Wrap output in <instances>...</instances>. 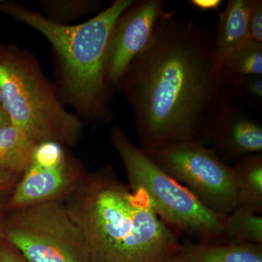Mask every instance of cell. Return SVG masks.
<instances>
[{"label": "cell", "instance_id": "cell-15", "mask_svg": "<svg viewBox=\"0 0 262 262\" xmlns=\"http://www.w3.org/2000/svg\"><path fill=\"white\" fill-rule=\"evenodd\" d=\"M223 232L226 241L262 244L261 213L237 206L226 215Z\"/></svg>", "mask_w": 262, "mask_h": 262}, {"label": "cell", "instance_id": "cell-2", "mask_svg": "<svg viewBox=\"0 0 262 262\" xmlns=\"http://www.w3.org/2000/svg\"><path fill=\"white\" fill-rule=\"evenodd\" d=\"M63 201L83 234L88 262H166L180 251L178 234L146 193L110 167L78 181Z\"/></svg>", "mask_w": 262, "mask_h": 262}, {"label": "cell", "instance_id": "cell-18", "mask_svg": "<svg viewBox=\"0 0 262 262\" xmlns=\"http://www.w3.org/2000/svg\"><path fill=\"white\" fill-rule=\"evenodd\" d=\"M45 16L53 21L60 20H69L78 18L81 15L91 13L101 4L98 1H79V0H54V1H42L40 3Z\"/></svg>", "mask_w": 262, "mask_h": 262}, {"label": "cell", "instance_id": "cell-14", "mask_svg": "<svg viewBox=\"0 0 262 262\" xmlns=\"http://www.w3.org/2000/svg\"><path fill=\"white\" fill-rule=\"evenodd\" d=\"M37 143L11 123L0 128V172L24 173L32 160Z\"/></svg>", "mask_w": 262, "mask_h": 262}, {"label": "cell", "instance_id": "cell-24", "mask_svg": "<svg viewBox=\"0 0 262 262\" xmlns=\"http://www.w3.org/2000/svg\"><path fill=\"white\" fill-rule=\"evenodd\" d=\"M166 262H188L187 260L184 259L182 257H181L179 255H177V256H174V257L170 258L169 259L168 261Z\"/></svg>", "mask_w": 262, "mask_h": 262}, {"label": "cell", "instance_id": "cell-20", "mask_svg": "<svg viewBox=\"0 0 262 262\" xmlns=\"http://www.w3.org/2000/svg\"><path fill=\"white\" fill-rule=\"evenodd\" d=\"M222 0H190L188 4L200 12L212 11L216 10L220 13V7L223 4Z\"/></svg>", "mask_w": 262, "mask_h": 262}, {"label": "cell", "instance_id": "cell-22", "mask_svg": "<svg viewBox=\"0 0 262 262\" xmlns=\"http://www.w3.org/2000/svg\"><path fill=\"white\" fill-rule=\"evenodd\" d=\"M13 178H14V175L0 172V190L9 187L13 182Z\"/></svg>", "mask_w": 262, "mask_h": 262}, {"label": "cell", "instance_id": "cell-11", "mask_svg": "<svg viewBox=\"0 0 262 262\" xmlns=\"http://www.w3.org/2000/svg\"><path fill=\"white\" fill-rule=\"evenodd\" d=\"M250 0H229L220 12L214 32V43L219 68L239 46L250 39Z\"/></svg>", "mask_w": 262, "mask_h": 262}, {"label": "cell", "instance_id": "cell-16", "mask_svg": "<svg viewBox=\"0 0 262 262\" xmlns=\"http://www.w3.org/2000/svg\"><path fill=\"white\" fill-rule=\"evenodd\" d=\"M224 78L239 76L262 75V43L249 39L222 63Z\"/></svg>", "mask_w": 262, "mask_h": 262}, {"label": "cell", "instance_id": "cell-3", "mask_svg": "<svg viewBox=\"0 0 262 262\" xmlns=\"http://www.w3.org/2000/svg\"><path fill=\"white\" fill-rule=\"evenodd\" d=\"M134 0H115L84 23L67 25L15 3L0 1V12L38 31L51 43L58 60L62 92L86 116L108 120V92L104 77L106 48L114 26Z\"/></svg>", "mask_w": 262, "mask_h": 262}, {"label": "cell", "instance_id": "cell-10", "mask_svg": "<svg viewBox=\"0 0 262 262\" xmlns=\"http://www.w3.org/2000/svg\"><path fill=\"white\" fill-rule=\"evenodd\" d=\"M77 182L63 146L53 141L40 143L8 207L15 209L61 199Z\"/></svg>", "mask_w": 262, "mask_h": 262}, {"label": "cell", "instance_id": "cell-13", "mask_svg": "<svg viewBox=\"0 0 262 262\" xmlns=\"http://www.w3.org/2000/svg\"><path fill=\"white\" fill-rule=\"evenodd\" d=\"M237 206L262 214V152L248 155L232 167Z\"/></svg>", "mask_w": 262, "mask_h": 262}, {"label": "cell", "instance_id": "cell-5", "mask_svg": "<svg viewBox=\"0 0 262 262\" xmlns=\"http://www.w3.org/2000/svg\"><path fill=\"white\" fill-rule=\"evenodd\" d=\"M108 139L120 156L133 188L147 194L162 220L178 235L198 243L226 241L223 226L226 215L212 211L187 187L158 166L149 155L136 146L125 131L113 127Z\"/></svg>", "mask_w": 262, "mask_h": 262}, {"label": "cell", "instance_id": "cell-1", "mask_svg": "<svg viewBox=\"0 0 262 262\" xmlns=\"http://www.w3.org/2000/svg\"><path fill=\"white\" fill-rule=\"evenodd\" d=\"M168 12L147 47L127 69L118 90L134 116L140 148L196 140L227 93L214 32Z\"/></svg>", "mask_w": 262, "mask_h": 262}, {"label": "cell", "instance_id": "cell-6", "mask_svg": "<svg viewBox=\"0 0 262 262\" xmlns=\"http://www.w3.org/2000/svg\"><path fill=\"white\" fill-rule=\"evenodd\" d=\"M1 235L27 262H88L82 231L59 200L15 208Z\"/></svg>", "mask_w": 262, "mask_h": 262}, {"label": "cell", "instance_id": "cell-9", "mask_svg": "<svg viewBox=\"0 0 262 262\" xmlns=\"http://www.w3.org/2000/svg\"><path fill=\"white\" fill-rule=\"evenodd\" d=\"M196 141L211 148L222 161H235L262 152V126L234 102L228 91L206 119Z\"/></svg>", "mask_w": 262, "mask_h": 262}, {"label": "cell", "instance_id": "cell-19", "mask_svg": "<svg viewBox=\"0 0 262 262\" xmlns=\"http://www.w3.org/2000/svg\"><path fill=\"white\" fill-rule=\"evenodd\" d=\"M250 39L262 43V1L250 0Z\"/></svg>", "mask_w": 262, "mask_h": 262}, {"label": "cell", "instance_id": "cell-17", "mask_svg": "<svg viewBox=\"0 0 262 262\" xmlns=\"http://www.w3.org/2000/svg\"><path fill=\"white\" fill-rule=\"evenodd\" d=\"M225 79L229 96L248 104L261 107L262 103L261 76H239Z\"/></svg>", "mask_w": 262, "mask_h": 262}, {"label": "cell", "instance_id": "cell-21", "mask_svg": "<svg viewBox=\"0 0 262 262\" xmlns=\"http://www.w3.org/2000/svg\"><path fill=\"white\" fill-rule=\"evenodd\" d=\"M0 262H27L22 255L13 248L9 246L0 247Z\"/></svg>", "mask_w": 262, "mask_h": 262}, {"label": "cell", "instance_id": "cell-12", "mask_svg": "<svg viewBox=\"0 0 262 262\" xmlns=\"http://www.w3.org/2000/svg\"><path fill=\"white\" fill-rule=\"evenodd\" d=\"M179 255L188 262H262V244L189 243L182 244Z\"/></svg>", "mask_w": 262, "mask_h": 262}, {"label": "cell", "instance_id": "cell-7", "mask_svg": "<svg viewBox=\"0 0 262 262\" xmlns=\"http://www.w3.org/2000/svg\"><path fill=\"white\" fill-rule=\"evenodd\" d=\"M147 154L212 211L227 215L237 207L232 167L200 141L175 143Z\"/></svg>", "mask_w": 262, "mask_h": 262}, {"label": "cell", "instance_id": "cell-25", "mask_svg": "<svg viewBox=\"0 0 262 262\" xmlns=\"http://www.w3.org/2000/svg\"><path fill=\"white\" fill-rule=\"evenodd\" d=\"M0 237H1V232H0Z\"/></svg>", "mask_w": 262, "mask_h": 262}, {"label": "cell", "instance_id": "cell-4", "mask_svg": "<svg viewBox=\"0 0 262 262\" xmlns=\"http://www.w3.org/2000/svg\"><path fill=\"white\" fill-rule=\"evenodd\" d=\"M0 103L37 144L73 146L82 134L80 119L63 108L37 62L12 46L0 48Z\"/></svg>", "mask_w": 262, "mask_h": 262}, {"label": "cell", "instance_id": "cell-8", "mask_svg": "<svg viewBox=\"0 0 262 262\" xmlns=\"http://www.w3.org/2000/svg\"><path fill=\"white\" fill-rule=\"evenodd\" d=\"M163 0L134 1L117 19L106 48L104 77L110 90L119 84L132 62L151 42L165 15Z\"/></svg>", "mask_w": 262, "mask_h": 262}, {"label": "cell", "instance_id": "cell-23", "mask_svg": "<svg viewBox=\"0 0 262 262\" xmlns=\"http://www.w3.org/2000/svg\"><path fill=\"white\" fill-rule=\"evenodd\" d=\"M10 123L9 117H8L4 108H3L1 103H0V128Z\"/></svg>", "mask_w": 262, "mask_h": 262}]
</instances>
